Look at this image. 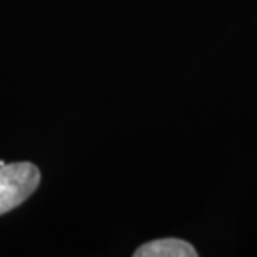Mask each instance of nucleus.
I'll return each mask as SVG.
<instances>
[{
    "label": "nucleus",
    "instance_id": "1",
    "mask_svg": "<svg viewBox=\"0 0 257 257\" xmlns=\"http://www.w3.org/2000/svg\"><path fill=\"white\" fill-rule=\"evenodd\" d=\"M40 184V171L30 162L0 166V215L24 204Z\"/></svg>",
    "mask_w": 257,
    "mask_h": 257
},
{
    "label": "nucleus",
    "instance_id": "2",
    "mask_svg": "<svg viewBox=\"0 0 257 257\" xmlns=\"http://www.w3.org/2000/svg\"><path fill=\"white\" fill-rule=\"evenodd\" d=\"M136 257H195L197 250L194 245L177 237H166L151 240V242L141 245L136 252Z\"/></svg>",
    "mask_w": 257,
    "mask_h": 257
}]
</instances>
